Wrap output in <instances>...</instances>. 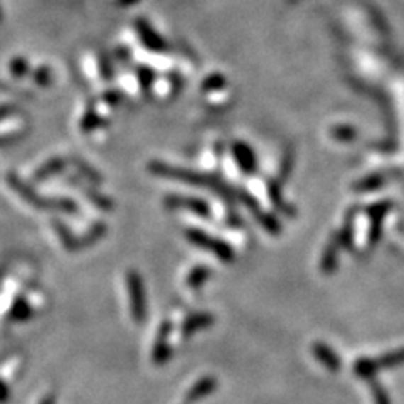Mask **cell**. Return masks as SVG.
Returning <instances> with one entry per match:
<instances>
[{
  "instance_id": "9c48e42d",
  "label": "cell",
  "mask_w": 404,
  "mask_h": 404,
  "mask_svg": "<svg viewBox=\"0 0 404 404\" xmlns=\"http://www.w3.org/2000/svg\"><path fill=\"white\" fill-rule=\"evenodd\" d=\"M214 315L209 312H196L192 315H189L182 323V335L184 337H191L196 332L206 330L209 327L214 325Z\"/></svg>"
},
{
  "instance_id": "603a6c76",
  "label": "cell",
  "mask_w": 404,
  "mask_h": 404,
  "mask_svg": "<svg viewBox=\"0 0 404 404\" xmlns=\"http://www.w3.org/2000/svg\"><path fill=\"white\" fill-rule=\"evenodd\" d=\"M34 79H35V83L39 84V86L46 88V86H49V84H51V81H52L51 71H49L47 67H39V69L35 71Z\"/></svg>"
},
{
  "instance_id": "30bf717a",
  "label": "cell",
  "mask_w": 404,
  "mask_h": 404,
  "mask_svg": "<svg viewBox=\"0 0 404 404\" xmlns=\"http://www.w3.org/2000/svg\"><path fill=\"white\" fill-rule=\"evenodd\" d=\"M66 165H67L66 159H62V157H54V159H49L46 164H43L38 170H35L34 179L35 181H47V179L54 177V175L61 174Z\"/></svg>"
},
{
  "instance_id": "4316f807",
  "label": "cell",
  "mask_w": 404,
  "mask_h": 404,
  "mask_svg": "<svg viewBox=\"0 0 404 404\" xmlns=\"http://www.w3.org/2000/svg\"><path fill=\"white\" fill-rule=\"evenodd\" d=\"M9 398H11V391H9V386L4 383V381H0V404L7 403Z\"/></svg>"
},
{
  "instance_id": "3957f363",
  "label": "cell",
  "mask_w": 404,
  "mask_h": 404,
  "mask_svg": "<svg viewBox=\"0 0 404 404\" xmlns=\"http://www.w3.org/2000/svg\"><path fill=\"white\" fill-rule=\"evenodd\" d=\"M186 237L189 240V242H192V245L197 246V248H202L209 251V253H213L219 262L223 263L235 262V249L231 248V245H228L226 241L219 240V237L211 236L209 232L191 228L186 231Z\"/></svg>"
},
{
  "instance_id": "2e32d148",
  "label": "cell",
  "mask_w": 404,
  "mask_h": 404,
  "mask_svg": "<svg viewBox=\"0 0 404 404\" xmlns=\"http://www.w3.org/2000/svg\"><path fill=\"white\" fill-rule=\"evenodd\" d=\"M103 125H106V120L101 118V116L98 115L94 110H88L79 121V128L83 130L84 133H89V132H93V130H98L100 127H103Z\"/></svg>"
},
{
  "instance_id": "83f0119b",
  "label": "cell",
  "mask_w": 404,
  "mask_h": 404,
  "mask_svg": "<svg viewBox=\"0 0 404 404\" xmlns=\"http://www.w3.org/2000/svg\"><path fill=\"white\" fill-rule=\"evenodd\" d=\"M40 404H54V399H52L51 396H49V398L44 399V401H43V403H40Z\"/></svg>"
},
{
  "instance_id": "52a82bcc",
  "label": "cell",
  "mask_w": 404,
  "mask_h": 404,
  "mask_svg": "<svg viewBox=\"0 0 404 404\" xmlns=\"http://www.w3.org/2000/svg\"><path fill=\"white\" fill-rule=\"evenodd\" d=\"M218 386H219V383H218V379H215V377H213V376L201 377V379L196 381V383L191 386V389L187 391L186 401L189 404L202 401V399L211 396V394H213L214 391L218 389Z\"/></svg>"
},
{
  "instance_id": "cb8c5ba5",
  "label": "cell",
  "mask_w": 404,
  "mask_h": 404,
  "mask_svg": "<svg viewBox=\"0 0 404 404\" xmlns=\"http://www.w3.org/2000/svg\"><path fill=\"white\" fill-rule=\"evenodd\" d=\"M372 396H374L376 404H391L388 393L379 384H372Z\"/></svg>"
},
{
  "instance_id": "ac0fdd59",
  "label": "cell",
  "mask_w": 404,
  "mask_h": 404,
  "mask_svg": "<svg viewBox=\"0 0 404 404\" xmlns=\"http://www.w3.org/2000/svg\"><path fill=\"white\" fill-rule=\"evenodd\" d=\"M73 164L76 165V169L79 170L81 175H83L84 179H88L91 184H101L103 182V177L101 174L98 172V170H94L93 167H89L88 164H84V160H79V159H74Z\"/></svg>"
},
{
  "instance_id": "5b68a950",
  "label": "cell",
  "mask_w": 404,
  "mask_h": 404,
  "mask_svg": "<svg viewBox=\"0 0 404 404\" xmlns=\"http://www.w3.org/2000/svg\"><path fill=\"white\" fill-rule=\"evenodd\" d=\"M164 204L167 206L169 209H186L191 211L201 218H209L211 208L206 201L199 199V197H187V196H177V194H170L164 199Z\"/></svg>"
},
{
  "instance_id": "ba28073f",
  "label": "cell",
  "mask_w": 404,
  "mask_h": 404,
  "mask_svg": "<svg viewBox=\"0 0 404 404\" xmlns=\"http://www.w3.org/2000/svg\"><path fill=\"white\" fill-rule=\"evenodd\" d=\"M232 155H235L236 164L240 169L246 174H253L258 169V162H256V155L248 143L245 142H235L232 143Z\"/></svg>"
},
{
  "instance_id": "8992f818",
  "label": "cell",
  "mask_w": 404,
  "mask_h": 404,
  "mask_svg": "<svg viewBox=\"0 0 404 404\" xmlns=\"http://www.w3.org/2000/svg\"><path fill=\"white\" fill-rule=\"evenodd\" d=\"M170 330H172L170 322H162L159 332H157L154 352H152V361H154L155 366H164L170 359V356H172V349H170L169 344Z\"/></svg>"
},
{
  "instance_id": "d4e9b609",
  "label": "cell",
  "mask_w": 404,
  "mask_h": 404,
  "mask_svg": "<svg viewBox=\"0 0 404 404\" xmlns=\"http://www.w3.org/2000/svg\"><path fill=\"white\" fill-rule=\"evenodd\" d=\"M103 100H105V103H108L110 106H118L121 100H123V94L120 91H106L103 94Z\"/></svg>"
},
{
  "instance_id": "6da1fadb",
  "label": "cell",
  "mask_w": 404,
  "mask_h": 404,
  "mask_svg": "<svg viewBox=\"0 0 404 404\" xmlns=\"http://www.w3.org/2000/svg\"><path fill=\"white\" fill-rule=\"evenodd\" d=\"M148 170H150V174L155 175V177L170 179V181L184 182L189 184V186H196V187H206L209 189V191L215 192L218 196H221L223 199L231 202H236L237 196H240V191L228 186L221 177H218V175L201 174L196 172V170H189L184 167H174V165H169L160 160L150 162V164H148Z\"/></svg>"
},
{
  "instance_id": "ffe728a7",
  "label": "cell",
  "mask_w": 404,
  "mask_h": 404,
  "mask_svg": "<svg viewBox=\"0 0 404 404\" xmlns=\"http://www.w3.org/2000/svg\"><path fill=\"white\" fill-rule=\"evenodd\" d=\"M256 214H258L259 223L263 224V228L266 229L268 232H271V235H278V232H280V224H278V221H276L275 218H271V215L262 213V211H259V209L256 211Z\"/></svg>"
},
{
  "instance_id": "277c9868",
  "label": "cell",
  "mask_w": 404,
  "mask_h": 404,
  "mask_svg": "<svg viewBox=\"0 0 404 404\" xmlns=\"http://www.w3.org/2000/svg\"><path fill=\"white\" fill-rule=\"evenodd\" d=\"M127 291L132 318L137 323H143L147 318L145 285H143V278L137 269H130L127 273Z\"/></svg>"
},
{
  "instance_id": "4fadbf2b",
  "label": "cell",
  "mask_w": 404,
  "mask_h": 404,
  "mask_svg": "<svg viewBox=\"0 0 404 404\" xmlns=\"http://www.w3.org/2000/svg\"><path fill=\"white\" fill-rule=\"evenodd\" d=\"M30 317H33V307H30V303L27 302L26 298H22V296L13 300L11 312H9V318L13 322H27Z\"/></svg>"
},
{
  "instance_id": "e0dca14e",
  "label": "cell",
  "mask_w": 404,
  "mask_h": 404,
  "mask_svg": "<svg viewBox=\"0 0 404 404\" xmlns=\"http://www.w3.org/2000/svg\"><path fill=\"white\" fill-rule=\"evenodd\" d=\"M84 194L89 201H91V204L96 206L98 209L101 211H111L113 209V201L110 199V197L100 194L98 191H94V189H84Z\"/></svg>"
},
{
  "instance_id": "44dd1931",
  "label": "cell",
  "mask_w": 404,
  "mask_h": 404,
  "mask_svg": "<svg viewBox=\"0 0 404 404\" xmlns=\"http://www.w3.org/2000/svg\"><path fill=\"white\" fill-rule=\"evenodd\" d=\"M138 79H140V86L143 91H150V88L154 86L155 76L148 67H140L138 69Z\"/></svg>"
},
{
  "instance_id": "5bb4252c",
  "label": "cell",
  "mask_w": 404,
  "mask_h": 404,
  "mask_svg": "<svg viewBox=\"0 0 404 404\" xmlns=\"http://www.w3.org/2000/svg\"><path fill=\"white\" fill-rule=\"evenodd\" d=\"M138 34H140L143 44H145L148 49H152V51L162 52L165 49L164 39H160L159 35H157L148 26H145V24L138 26Z\"/></svg>"
},
{
  "instance_id": "7402d4cb",
  "label": "cell",
  "mask_w": 404,
  "mask_h": 404,
  "mask_svg": "<svg viewBox=\"0 0 404 404\" xmlns=\"http://www.w3.org/2000/svg\"><path fill=\"white\" fill-rule=\"evenodd\" d=\"M27 71H29V64H27L26 60H22V57H16L11 62V73L16 76V78H22Z\"/></svg>"
},
{
  "instance_id": "7a4b0ae2",
  "label": "cell",
  "mask_w": 404,
  "mask_h": 404,
  "mask_svg": "<svg viewBox=\"0 0 404 404\" xmlns=\"http://www.w3.org/2000/svg\"><path fill=\"white\" fill-rule=\"evenodd\" d=\"M7 182H9V186L12 187V191H16L17 194H19L21 199H24L27 204L34 206V208L56 209V211H61V213H67V214H73L78 211L76 202H73L71 199H47V197L39 196L33 187L27 186V184L22 181V179L17 177L16 174H9Z\"/></svg>"
},
{
  "instance_id": "7c38bea8",
  "label": "cell",
  "mask_w": 404,
  "mask_h": 404,
  "mask_svg": "<svg viewBox=\"0 0 404 404\" xmlns=\"http://www.w3.org/2000/svg\"><path fill=\"white\" fill-rule=\"evenodd\" d=\"M211 275H213V273H211L209 266H206V264H197V266H194L191 271H189V275L186 278L187 288L191 290L202 288V286L208 283Z\"/></svg>"
},
{
  "instance_id": "8fae6325",
  "label": "cell",
  "mask_w": 404,
  "mask_h": 404,
  "mask_svg": "<svg viewBox=\"0 0 404 404\" xmlns=\"http://www.w3.org/2000/svg\"><path fill=\"white\" fill-rule=\"evenodd\" d=\"M106 231H108L106 224H103V223L93 224V226L89 228V231L84 232V236L76 237V249L74 251H79V249L88 248V246H93L94 242H98L101 240V237H105Z\"/></svg>"
},
{
  "instance_id": "9a60e30c",
  "label": "cell",
  "mask_w": 404,
  "mask_h": 404,
  "mask_svg": "<svg viewBox=\"0 0 404 404\" xmlns=\"http://www.w3.org/2000/svg\"><path fill=\"white\" fill-rule=\"evenodd\" d=\"M313 352H315V357L320 361L323 366L329 367L330 371H337L340 369V361L339 357L335 356L332 350L327 347V345H322V344H317L315 347H313Z\"/></svg>"
},
{
  "instance_id": "d6986e66",
  "label": "cell",
  "mask_w": 404,
  "mask_h": 404,
  "mask_svg": "<svg viewBox=\"0 0 404 404\" xmlns=\"http://www.w3.org/2000/svg\"><path fill=\"white\" fill-rule=\"evenodd\" d=\"M224 86H226V78H224L223 74L215 73V74H211L209 78H206L201 88H202V91L211 93V91H218V89H221Z\"/></svg>"
},
{
  "instance_id": "484cf974",
  "label": "cell",
  "mask_w": 404,
  "mask_h": 404,
  "mask_svg": "<svg viewBox=\"0 0 404 404\" xmlns=\"http://www.w3.org/2000/svg\"><path fill=\"white\" fill-rule=\"evenodd\" d=\"M17 113V106H12V105H2L0 106V121L6 120L7 116H12Z\"/></svg>"
}]
</instances>
